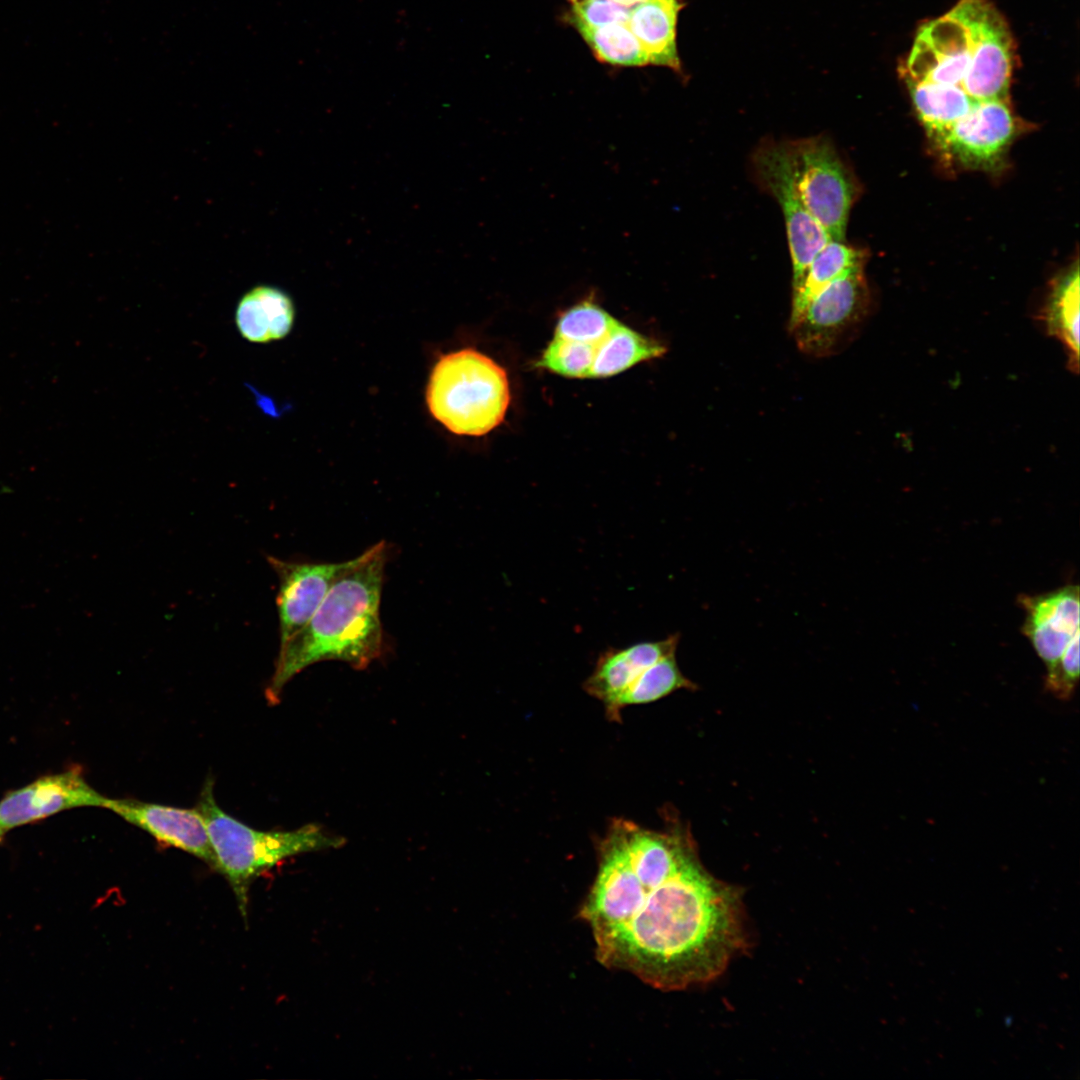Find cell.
Instances as JSON below:
<instances>
[{"instance_id":"9","label":"cell","mask_w":1080,"mask_h":1080,"mask_svg":"<svg viewBox=\"0 0 1080 1080\" xmlns=\"http://www.w3.org/2000/svg\"><path fill=\"white\" fill-rule=\"evenodd\" d=\"M972 42L967 25L954 6L923 25L904 68V78L962 88L970 66Z\"/></svg>"},{"instance_id":"22","label":"cell","mask_w":1080,"mask_h":1080,"mask_svg":"<svg viewBox=\"0 0 1080 1080\" xmlns=\"http://www.w3.org/2000/svg\"><path fill=\"white\" fill-rule=\"evenodd\" d=\"M696 688L697 685L681 672L675 654L668 655L644 670L618 698L615 721L621 720L620 713L628 706L652 703L675 691Z\"/></svg>"},{"instance_id":"28","label":"cell","mask_w":1080,"mask_h":1080,"mask_svg":"<svg viewBox=\"0 0 1080 1080\" xmlns=\"http://www.w3.org/2000/svg\"><path fill=\"white\" fill-rule=\"evenodd\" d=\"M610 1H613V2H615V3H617V4L621 5V6H624L626 8H632V7H634V6H636V5L640 4V3H643V2H645L647 0H610Z\"/></svg>"},{"instance_id":"13","label":"cell","mask_w":1080,"mask_h":1080,"mask_svg":"<svg viewBox=\"0 0 1080 1080\" xmlns=\"http://www.w3.org/2000/svg\"><path fill=\"white\" fill-rule=\"evenodd\" d=\"M106 809L144 830L158 842L185 851L216 870L208 830L196 807L180 808L135 799L109 798Z\"/></svg>"},{"instance_id":"6","label":"cell","mask_w":1080,"mask_h":1080,"mask_svg":"<svg viewBox=\"0 0 1080 1080\" xmlns=\"http://www.w3.org/2000/svg\"><path fill=\"white\" fill-rule=\"evenodd\" d=\"M869 308L863 266L819 291L788 327L799 350L822 358L840 352L854 337Z\"/></svg>"},{"instance_id":"12","label":"cell","mask_w":1080,"mask_h":1080,"mask_svg":"<svg viewBox=\"0 0 1080 1080\" xmlns=\"http://www.w3.org/2000/svg\"><path fill=\"white\" fill-rule=\"evenodd\" d=\"M355 558L342 562L289 561L267 556L279 581L277 610L280 646L296 635L313 616L337 578Z\"/></svg>"},{"instance_id":"15","label":"cell","mask_w":1080,"mask_h":1080,"mask_svg":"<svg viewBox=\"0 0 1080 1080\" xmlns=\"http://www.w3.org/2000/svg\"><path fill=\"white\" fill-rule=\"evenodd\" d=\"M680 634L675 633L660 641L641 642L626 648H610L598 658L591 675L584 682V690L601 701L609 720L615 721V705L618 698L649 666L660 659L676 653Z\"/></svg>"},{"instance_id":"20","label":"cell","mask_w":1080,"mask_h":1080,"mask_svg":"<svg viewBox=\"0 0 1080 1080\" xmlns=\"http://www.w3.org/2000/svg\"><path fill=\"white\" fill-rule=\"evenodd\" d=\"M863 251L845 240H829L811 260L800 288L792 293L788 327L793 325L809 301L837 278L864 265Z\"/></svg>"},{"instance_id":"1","label":"cell","mask_w":1080,"mask_h":1080,"mask_svg":"<svg viewBox=\"0 0 1080 1080\" xmlns=\"http://www.w3.org/2000/svg\"><path fill=\"white\" fill-rule=\"evenodd\" d=\"M597 850L579 914L605 967L677 991L714 980L747 946L743 890L705 868L682 825L617 818Z\"/></svg>"},{"instance_id":"11","label":"cell","mask_w":1080,"mask_h":1080,"mask_svg":"<svg viewBox=\"0 0 1080 1080\" xmlns=\"http://www.w3.org/2000/svg\"><path fill=\"white\" fill-rule=\"evenodd\" d=\"M1016 130L1006 100L976 101L937 144L964 166L992 169L1001 161Z\"/></svg>"},{"instance_id":"29","label":"cell","mask_w":1080,"mask_h":1080,"mask_svg":"<svg viewBox=\"0 0 1080 1080\" xmlns=\"http://www.w3.org/2000/svg\"><path fill=\"white\" fill-rule=\"evenodd\" d=\"M4 834L5 833L0 829V841L2 840Z\"/></svg>"},{"instance_id":"25","label":"cell","mask_w":1080,"mask_h":1080,"mask_svg":"<svg viewBox=\"0 0 1080 1080\" xmlns=\"http://www.w3.org/2000/svg\"><path fill=\"white\" fill-rule=\"evenodd\" d=\"M596 346L554 337L536 366L568 378H589Z\"/></svg>"},{"instance_id":"7","label":"cell","mask_w":1080,"mask_h":1080,"mask_svg":"<svg viewBox=\"0 0 1080 1080\" xmlns=\"http://www.w3.org/2000/svg\"><path fill=\"white\" fill-rule=\"evenodd\" d=\"M751 162L757 183L782 210L792 260V291L795 292L802 285L811 260L831 238L801 198L787 141L763 142L755 149Z\"/></svg>"},{"instance_id":"27","label":"cell","mask_w":1080,"mask_h":1080,"mask_svg":"<svg viewBox=\"0 0 1080 1080\" xmlns=\"http://www.w3.org/2000/svg\"><path fill=\"white\" fill-rule=\"evenodd\" d=\"M569 21L574 25L601 27L628 23L630 9L610 0H570Z\"/></svg>"},{"instance_id":"19","label":"cell","mask_w":1080,"mask_h":1080,"mask_svg":"<svg viewBox=\"0 0 1080 1080\" xmlns=\"http://www.w3.org/2000/svg\"><path fill=\"white\" fill-rule=\"evenodd\" d=\"M905 81L919 119L936 142L975 102L959 86L911 79Z\"/></svg>"},{"instance_id":"17","label":"cell","mask_w":1080,"mask_h":1080,"mask_svg":"<svg viewBox=\"0 0 1080 1080\" xmlns=\"http://www.w3.org/2000/svg\"><path fill=\"white\" fill-rule=\"evenodd\" d=\"M682 0H647L630 9L628 26L641 43L648 63L682 71L676 25Z\"/></svg>"},{"instance_id":"2","label":"cell","mask_w":1080,"mask_h":1080,"mask_svg":"<svg viewBox=\"0 0 1080 1080\" xmlns=\"http://www.w3.org/2000/svg\"><path fill=\"white\" fill-rule=\"evenodd\" d=\"M388 545L380 541L357 556L334 582L307 622L279 647L274 674L266 690L271 703L279 701L285 685L307 667L337 660L362 670L384 648L380 602Z\"/></svg>"},{"instance_id":"16","label":"cell","mask_w":1080,"mask_h":1080,"mask_svg":"<svg viewBox=\"0 0 1080 1080\" xmlns=\"http://www.w3.org/2000/svg\"><path fill=\"white\" fill-rule=\"evenodd\" d=\"M294 318L292 299L283 290L268 285L246 292L235 310L236 327L251 343H269L286 337Z\"/></svg>"},{"instance_id":"8","label":"cell","mask_w":1080,"mask_h":1080,"mask_svg":"<svg viewBox=\"0 0 1080 1080\" xmlns=\"http://www.w3.org/2000/svg\"><path fill=\"white\" fill-rule=\"evenodd\" d=\"M955 7L972 42L962 89L973 101L1007 100L1012 72V39L1000 13L986 0H960Z\"/></svg>"},{"instance_id":"14","label":"cell","mask_w":1080,"mask_h":1080,"mask_svg":"<svg viewBox=\"0 0 1080 1080\" xmlns=\"http://www.w3.org/2000/svg\"><path fill=\"white\" fill-rule=\"evenodd\" d=\"M1018 600L1025 613L1022 632L1048 668L1079 631V587L1067 585Z\"/></svg>"},{"instance_id":"4","label":"cell","mask_w":1080,"mask_h":1080,"mask_svg":"<svg viewBox=\"0 0 1080 1080\" xmlns=\"http://www.w3.org/2000/svg\"><path fill=\"white\" fill-rule=\"evenodd\" d=\"M426 402L431 415L450 432L485 435L502 423L509 407L507 373L473 348L448 353L432 370Z\"/></svg>"},{"instance_id":"24","label":"cell","mask_w":1080,"mask_h":1080,"mask_svg":"<svg viewBox=\"0 0 1080 1080\" xmlns=\"http://www.w3.org/2000/svg\"><path fill=\"white\" fill-rule=\"evenodd\" d=\"M617 322L590 297L561 314L554 337L597 346Z\"/></svg>"},{"instance_id":"10","label":"cell","mask_w":1080,"mask_h":1080,"mask_svg":"<svg viewBox=\"0 0 1080 1080\" xmlns=\"http://www.w3.org/2000/svg\"><path fill=\"white\" fill-rule=\"evenodd\" d=\"M108 800L88 784L80 768H70L8 792L0 800V829L6 833L73 808H106Z\"/></svg>"},{"instance_id":"5","label":"cell","mask_w":1080,"mask_h":1080,"mask_svg":"<svg viewBox=\"0 0 1080 1080\" xmlns=\"http://www.w3.org/2000/svg\"><path fill=\"white\" fill-rule=\"evenodd\" d=\"M788 142L795 182L811 215L831 239L845 240L858 186L831 140L813 136Z\"/></svg>"},{"instance_id":"3","label":"cell","mask_w":1080,"mask_h":1080,"mask_svg":"<svg viewBox=\"0 0 1080 1080\" xmlns=\"http://www.w3.org/2000/svg\"><path fill=\"white\" fill-rule=\"evenodd\" d=\"M212 778L203 785L196 808L204 818L216 859V871L228 881L239 910L247 917L249 889L261 873L300 854L335 849L345 840L317 824L288 831H261L247 826L217 804Z\"/></svg>"},{"instance_id":"21","label":"cell","mask_w":1080,"mask_h":1080,"mask_svg":"<svg viewBox=\"0 0 1080 1080\" xmlns=\"http://www.w3.org/2000/svg\"><path fill=\"white\" fill-rule=\"evenodd\" d=\"M665 351V347L659 342L618 321L607 337L596 346L589 378H606L619 374L640 362L659 358Z\"/></svg>"},{"instance_id":"23","label":"cell","mask_w":1080,"mask_h":1080,"mask_svg":"<svg viewBox=\"0 0 1080 1080\" xmlns=\"http://www.w3.org/2000/svg\"><path fill=\"white\" fill-rule=\"evenodd\" d=\"M574 27L599 61L623 67L649 65L647 55L628 23Z\"/></svg>"},{"instance_id":"26","label":"cell","mask_w":1080,"mask_h":1080,"mask_svg":"<svg viewBox=\"0 0 1080 1080\" xmlns=\"http://www.w3.org/2000/svg\"><path fill=\"white\" fill-rule=\"evenodd\" d=\"M1079 678V631L1075 633L1060 658L1047 668L1045 689L1060 700L1072 698Z\"/></svg>"},{"instance_id":"18","label":"cell","mask_w":1080,"mask_h":1080,"mask_svg":"<svg viewBox=\"0 0 1080 1080\" xmlns=\"http://www.w3.org/2000/svg\"><path fill=\"white\" fill-rule=\"evenodd\" d=\"M1079 268L1075 264L1054 282L1044 309L1042 322L1050 336L1066 348L1070 368H1079Z\"/></svg>"}]
</instances>
